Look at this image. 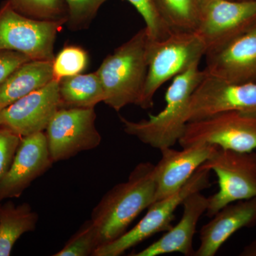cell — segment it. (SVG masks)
Returning <instances> with one entry per match:
<instances>
[{
    "instance_id": "23",
    "label": "cell",
    "mask_w": 256,
    "mask_h": 256,
    "mask_svg": "<svg viewBox=\"0 0 256 256\" xmlns=\"http://www.w3.org/2000/svg\"><path fill=\"white\" fill-rule=\"evenodd\" d=\"M100 246L97 229L92 220H88L72 236L65 246L53 256H94Z\"/></svg>"
},
{
    "instance_id": "1",
    "label": "cell",
    "mask_w": 256,
    "mask_h": 256,
    "mask_svg": "<svg viewBox=\"0 0 256 256\" xmlns=\"http://www.w3.org/2000/svg\"><path fill=\"white\" fill-rule=\"evenodd\" d=\"M154 164L139 163L127 181L118 184L102 196L92 212V220L98 234L100 246L114 242L154 202Z\"/></svg>"
},
{
    "instance_id": "17",
    "label": "cell",
    "mask_w": 256,
    "mask_h": 256,
    "mask_svg": "<svg viewBox=\"0 0 256 256\" xmlns=\"http://www.w3.org/2000/svg\"><path fill=\"white\" fill-rule=\"evenodd\" d=\"M183 214L176 225L172 226L156 242L133 256H158L178 252L185 256H194L193 239L197 224L206 212L208 198L201 192L192 194L184 201Z\"/></svg>"
},
{
    "instance_id": "19",
    "label": "cell",
    "mask_w": 256,
    "mask_h": 256,
    "mask_svg": "<svg viewBox=\"0 0 256 256\" xmlns=\"http://www.w3.org/2000/svg\"><path fill=\"white\" fill-rule=\"evenodd\" d=\"M104 98V88L96 72L60 80V108H95Z\"/></svg>"
},
{
    "instance_id": "25",
    "label": "cell",
    "mask_w": 256,
    "mask_h": 256,
    "mask_svg": "<svg viewBox=\"0 0 256 256\" xmlns=\"http://www.w3.org/2000/svg\"><path fill=\"white\" fill-rule=\"evenodd\" d=\"M137 10L146 22L150 40H164L174 32L160 13L156 0H126Z\"/></svg>"
},
{
    "instance_id": "6",
    "label": "cell",
    "mask_w": 256,
    "mask_h": 256,
    "mask_svg": "<svg viewBox=\"0 0 256 256\" xmlns=\"http://www.w3.org/2000/svg\"><path fill=\"white\" fill-rule=\"evenodd\" d=\"M66 22L28 18L6 0L0 6V50L20 52L32 60L53 62L56 40Z\"/></svg>"
},
{
    "instance_id": "28",
    "label": "cell",
    "mask_w": 256,
    "mask_h": 256,
    "mask_svg": "<svg viewBox=\"0 0 256 256\" xmlns=\"http://www.w3.org/2000/svg\"><path fill=\"white\" fill-rule=\"evenodd\" d=\"M31 60L20 52L0 50V85L20 66Z\"/></svg>"
},
{
    "instance_id": "20",
    "label": "cell",
    "mask_w": 256,
    "mask_h": 256,
    "mask_svg": "<svg viewBox=\"0 0 256 256\" xmlns=\"http://www.w3.org/2000/svg\"><path fill=\"white\" fill-rule=\"evenodd\" d=\"M38 216L30 204L15 205L12 201L0 204V256H9L23 234L36 229Z\"/></svg>"
},
{
    "instance_id": "5",
    "label": "cell",
    "mask_w": 256,
    "mask_h": 256,
    "mask_svg": "<svg viewBox=\"0 0 256 256\" xmlns=\"http://www.w3.org/2000/svg\"><path fill=\"white\" fill-rule=\"evenodd\" d=\"M210 170L200 168L188 182L178 192L153 202L137 225L114 242L99 247L94 256H119L150 238L153 235L169 230L172 226L175 210L192 194L201 192L210 186Z\"/></svg>"
},
{
    "instance_id": "14",
    "label": "cell",
    "mask_w": 256,
    "mask_h": 256,
    "mask_svg": "<svg viewBox=\"0 0 256 256\" xmlns=\"http://www.w3.org/2000/svg\"><path fill=\"white\" fill-rule=\"evenodd\" d=\"M205 56V75L233 84L256 82V26Z\"/></svg>"
},
{
    "instance_id": "29",
    "label": "cell",
    "mask_w": 256,
    "mask_h": 256,
    "mask_svg": "<svg viewBox=\"0 0 256 256\" xmlns=\"http://www.w3.org/2000/svg\"><path fill=\"white\" fill-rule=\"evenodd\" d=\"M239 256H256V239L244 247Z\"/></svg>"
},
{
    "instance_id": "22",
    "label": "cell",
    "mask_w": 256,
    "mask_h": 256,
    "mask_svg": "<svg viewBox=\"0 0 256 256\" xmlns=\"http://www.w3.org/2000/svg\"><path fill=\"white\" fill-rule=\"evenodd\" d=\"M16 12L28 18L47 21L66 20L67 6L64 0H9Z\"/></svg>"
},
{
    "instance_id": "2",
    "label": "cell",
    "mask_w": 256,
    "mask_h": 256,
    "mask_svg": "<svg viewBox=\"0 0 256 256\" xmlns=\"http://www.w3.org/2000/svg\"><path fill=\"white\" fill-rule=\"evenodd\" d=\"M196 63L173 78L165 95L166 106L149 118L132 121L120 116L126 134L138 138L146 146L161 150L172 148L185 130L190 98L204 76Z\"/></svg>"
},
{
    "instance_id": "15",
    "label": "cell",
    "mask_w": 256,
    "mask_h": 256,
    "mask_svg": "<svg viewBox=\"0 0 256 256\" xmlns=\"http://www.w3.org/2000/svg\"><path fill=\"white\" fill-rule=\"evenodd\" d=\"M182 148V150L172 148L160 150L161 159L154 164V202L170 196L182 188L197 169L214 154L218 146L198 143Z\"/></svg>"
},
{
    "instance_id": "27",
    "label": "cell",
    "mask_w": 256,
    "mask_h": 256,
    "mask_svg": "<svg viewBox=\"0 0 256 256\" xmlns=\"http://www.w3.org/2000/svg\"><path fill=\"white\" fill-rule=\"evenodd\" d=\"M22 137L0 126V184L8 173Z\"/></svg>"
},
{
    "instance_id": "8",
    "label": "cell",
    "mask_w": 256,
    "mask_h": 256,
    "mask_svg": "<svg viewBox=\"0 0 256 256\" xmlns=\"http://www.w3.org/2000/svg\"><path fill=\"white\" fill-rule=\"evenodd\" d=\"M182 148L206 143L224 150L248 152L256 149V114L226 111L186 124L178 140Z\"/></svg>"
},
{
    "instance_id": "11",
    "label": "cell",
    "mask_w": 256,
    "mask_h": 256,
    "mask_svg": "<svg viewBox=\"0 0 256 256\" xmlns=\"http://www.w3.org/2000/svg\"><path fill=\"white\" fill-rule=\"evenodd\" d=\"M232 110L256 114V82L233 84L204 74L190 98L186 120Z\"/></svg>"
},
{
    "instance_id": "30",
    "label": "cell",
    "mask_w": 256,
    "mask_h": 256,
    "mask_svg": "<svg viewBox=\"0 0 256 256\" xmlns=\"http://www.w3.org/2000/svg\"><path fill=\"white\" fill-rule=\"evenodd\" d=\"M212 1H213V0H195V2H196L197 5H198L201 11L204 8H205L208 3H210V2Z\"/></svg>"
},
{
    "instance_id": "18",
    "label": "cell",
    "mask_w": 256,
    "mask_h": 256,
    "mask_svg": "<svg viewBox=\"0 0 256 256\" xmlns=\"http://www.w3.org/2000/svg\"><path fill=\"white\" fill-rule=\"evenodd\" d=\"M53 79V62L31 60L23 64L0 85V111Z\"/></svg>"
},
{
    "instance_id": "4",
    "label": "cell",
    "mask_w": 256,
    "mask_h": 256,
    "mask_svg": "<svg viewBox=\"0 0 256 256\" xmlns=\"http://www.w3.org/2000/svg\"><path fill=\"white\" fill-rule=\"evenodd\" d=\"M206 54V47L195 32L174 31L164 40H150L148 74L138 106L151 108L163 84L200 63Z\"/></svg>"
},
{
    "instance_id": "3",
    "label": "cell",
    "mask_w": 256,
    "mask_h": 256,
    "mask_svg": "<svg viewBox=\"0 0 256 256\" xmlns=\"http://www.w3.org/2000/svg\"><path fill=\"white\" fill-rule=\"evenodd\" d=\"M150 38L146 28L107 56L97 70L104 88V102L119 112L138 106L148 70Z\"/></svg>"
},
{
    "instance_id": "7",
    "label": "cell",
    "mask_w": 256,
    "mask_h": 256,
    "mask_svg": "<svg viewBox=\"0 0 256 256\" xmlns=\"http://www.w3.org/2000/svg\"><path fill=\"white\" fill-rule=\"evenodd\" d=\"M202 168L213 171L218 191L208 197L206 216L212 217L229 204L256 197V152L218 148Z\"/></svg>"
},
{
    "instance_id": "26",
    "label": "cell",
    "mask_w": 256,
    "mask_h": 256,
    "mask_svg": "<svg viewBox=\"0 0 256 256\" xmlns=\"http://www.w3.org/2000/svg\"><path fill=\"white\" fill-rule=\"evenodd\" d=\"M64 1L68 11L66 24L72 31H80L89 28L100 6L108 0Z\"/></svg>"
},
{
    "instance_id": "9",
    "label": "cell",
    "mask_w": 256,
    "mask_h": 256,
    "mask_svg": "<svg viewBox=\"0 0 256 256\" xmlns=\"http://www.w3.org/2000/svg\"><path fill=\"white\" fill-rule=\"evenodd\" d=\"M95 108H60L47 126V144L54 163L100 146Z\"/></svg>"
},
{
    "instance_id": "16",
    "label": "cell",
    "mask_w": 256,
    "mask_h": 256,
    "mask_svg": "<svg viewBox=\"0 0 256 256\" xmlns=\"http://www.w3.org/2000/svg\"><path fill=\"white\" fill-rule=\"evenodd\" d=\"M200 230V245L194 256H214L236 232L256 224V197L229 204Z\"/></svg>"
},
{
    "instance_id": "10",
    "label": "cell",
    "mask_w": 256,
    "mask_h": 256,
    "mask_svg": "<svg viewBox=\"0 0 256 256\" xmlns=\"http://www.w3.org/2000/svg\"><path fill=\"white\" fill-rule=\"evenodd\" d=\"M256 26V0H213L202 10L194 32L208 54Z\"/></svg>"
},
{
    "instance_id": "21",
    "label": "cell",
    "mask_w": 256,
    "mask_h": 256,
    "mask_svg": "<svg viewBox=\"0 0 256 256\" xmlns=\"http://www.w3.org/2000/svg\"><path fill=\"white\" fill-rule=\"evenodd\" d=\"M162 16L172 31L194 32L201 10L195 0H156Z\"/></svg>"
},
{
    "instance_id": "24",
    "label": "cell",
    "mask_w": 256,
    "mask_h": 256,
    "mask_svg": "<svg viewBox=\"0 0 256 256\" xmlns=\"http://www.w3.org/2000/svg\"><path fill=\"white\" fill-rule=\"evenodd\" d=\"M88 63V56L82 47L74 45L65 46L53 60L54 79L60 80L82 74L86 68Z\"/></svg>"
},
{
    "instance_id": "13",
    "label": "cell",
    "mask_w": 256,
    "mask_h": 256,
    "mask_svg": "<svg viewBox=\"0 0 256 256\" xmlns=\"http://www.w3.org/2000/svg\"><path fill=\"white\" fill-rule=\"evenodd\" d=\"M53 163L44 132L22 138L11 166L0 184V203L6 198H18Z\"/></svg>"
},
{
    "instance_id": "12",
    "label": "cell",
    "mask_w": 256,
    "mask_h": 256,
    "mask_svg": "<svg viewBox=\"0 0 256 256\" xmlns=\"http://www.w3.org/2000/svg\"><path fill=\"white\" fill-rule=\"evenodd\" d=\"M60 108V80L53 79L0 111V126L22 138L44 132Z\"/></svg>"
}]
</instances>
